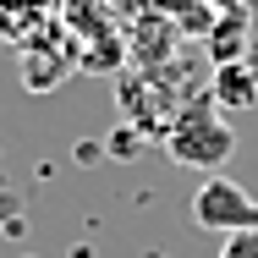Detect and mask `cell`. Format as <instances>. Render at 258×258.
<instances>
[{
  "instance_id": "1",
  "label": "cell",
  "mask_w": 258,
  "mask_h": 258,
  "mask_svg": "<svg viewBox=\"0 0 258 258\" xmlns=\"http://www.w3.org/2000/svg\"><path fill=\"white\" fill-rule=\"evenodd\" d=\"M165 154L176 159V165H187V170H209L214 176L225 159L236 154V132H231V121L220 115L214 99H192V104H181L170 115Z\"/></svg>"
},
{
  "instance_id": "2",
  "label": "cell",
  "mask_w": 258,
  "mask_h": 258,
  "mask_svg": "<svg viewBox=\"0 0 258 258\" xmlns=\"http://www.w3.org/2000/svg\"><path fill=\"white\" fill-rule=\"evenodd\" d=\"M192 220L204 231H220V236H236V231H258V198L247 187H236L231 176H204V187L192 192Z\"/></svg>"
},
{
  "instance_id": "3",
  "label": "cell",
  "mask_w": 258,
  "mask_h": 258,
  "mask_svg": "<svg viewBox=\"0 0 258 258\" xmlns=\"http://www.w3.org/2000/svg\"><path fill=\"white\" fill-rule=\"evenodd\" d=\"M209 99L220 110H253L258 104V66L247 60H220L209 77Z\"/></svg>"
},
{
  "instance_id": "4",
  "label": "cell",
  "mask_w": 258,
  "mask_h": 258,
  "mask_svg": "<svg viewBox=\"0 0 258 258\" xmlns=\"http://www.w3.org/2000/svg\"><path fill=\"white\" fill-rule=\"evenodd\" d=\"M72 60H77L72 50H39V39H33V44H22V66H28L22 83H28V88H55V83L72 72Z\"/></svg>"
},
{
  "instance_id": "5",
  "label": "cell",
  "mask_w": 258,
  "mask_h": 258,
  "mask_svg": "<svg viewBox=\"0 0 258 258\" xmlns=\"http://www.w3.org/2000/svg\"><path fill=\"white\" fill-rule=\"evenodd\" d=\"M220 258H258V231H236V236H225Z\"/></svg>"
}]
</instances>
